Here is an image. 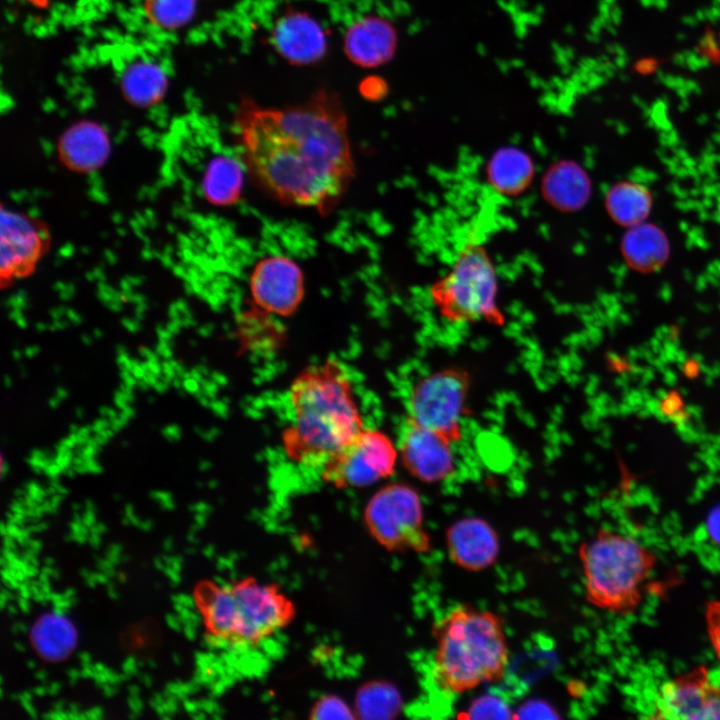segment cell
I'll return each mask as SVG.
<instances>
[{
  "label": "cell",
  "mask_w": 720,
  "mask_h": 720,
  "mask_svg": "<svg viewBox=\"0 0 720 720\" xmlns=\"http://www.w3.org/2000/svg\"><path fill=\"white\" fill-rule=\"evenodd\" d=\"M626 250L635 262L649 264L661 258L664 245L660 236L654 231L638 229L627 238Z\"/></svg>",
  "instance_id": "cell-25"
},
{
  "label": "cell",
  "mask_w": 720,
  "mask_h": 720,
  "mask_svg": "<svg viewBox=\"0 0 720 720\" xmlns=\"http://www.w3.org/2000/svg\"><path fill=\"white\" fill-rule=\"evenodd\" d=\"M387 86L382 79L378 77L367 78L360 84V93L363 97L371 101H378L386 95Z\"/></svg>",
  "instance_id": "cell-31"
},
{
  "label": "cell",
  "mask_w": 720,
  "mask_h": 720,
  "mask_svg": "<svg viewBox=\"0 0 720 720\" xmlns=\"http://www.w3.org/2000/svg\"><path fill=\"white\" fill-rule=\"evenodd\" d=\"M243 184L244 171L240 162L221 155L208 164L202 179V192L213 205L226 207L241 199Z\"/></svg>",
  "instance_id": "cell-18"
},
{
  "label": "cell",
  "mask_w": 720,
  "mask_h": 720,
  "mask_svg": "<svg viewBox=\"0 0 720 720\" xmlns=\"http://www.w3.org/2000/svg\"><path fill=\"white\" fill-rule=\"evenodd\" d=\"M156 353L164 359L169 360L173 354L172 347L169 345L168 341L160 340L156 346Z\"/></svg>",
  "instance_id": "cell-33"
},
{
  "label": "cell",
  "mask_w": 720,
  "mask_h": 720,
  "mask_svg": "<svg viewBox=\"0 0 720 720\" xmlns=\"http://www.w3.org/2000/svg\"><path fill=\"white\" fill-rule=\"evenodd\" d=\"M531 172V163L526 155L515 149H506L496 154L489 168L491 180L504 192L523 188Z\"/></svg>",
  "instance_id": "cell-21"
},
{
  "label": "cell",
  "mask_w": 720,
  "mask_h": 720,
  "mask_svg": "<svg viewBox=\"0 0 720 720\" xmlns=\"http://www.w3.org/2000/svg\"><path fill=\"white\" fill-rule=\"evenodd\" d=\"M171 384H172L173 387L176 388L177 390L182 389V388H183V379H182L181 377L176 376V377L172 380Z\"/></svg>",
  "instance_id": "cell-47"
},
{
  "label": "cell",
  "mask_w": 720,
  "mask_h": 720,
  "mask_svg": "<svg viewBox=\"0 0 720 720\" xmlns=\"http://www.w3.org/2000/svg\"><path fill=\"white\" fill-rule=\"evenodd\" d=\"M63 473H64L66 476L72 478V477L75 476L76 471H75L72 467H69V468H67L65 471H63Z\"/></svg>",
  "instance_id": "cell-51"
},
{
  "label": "cell",
  "mask_w": 720,
  "mask_h": 720,
  "mask_svg": "<svg viewBox=\"0 0 720 720\" xmlns=\"http://www.w3.org/2000/svg\"><path fill=\"white\" fill-rule=\"evenodd\" d=\"M119 416L129 420L135 416V410L128 405L126 408L121 410Z\"/></svg>",
  "instance_id": "cell-42"
},
{
  "label": "cell",
  "mask_w": 720,
  "mask_h": 720,
  "mask_svg": "<svg viewBox=\"0 0 720 720\" xmlns=\"http://www.w3.org/2000/svg\"><path fill=\"white\" fill-rule=\"evenodd\" d=\"M398 36L394 26L381 16H365L354 22L344 36V52L364 68L381 66L394 56Z\"/></svg>",
  "instance_id": "cell-16"
},
{
  "label": "cell",
  "mask_w": 720,
  "mask_h": 720,
  "mask_svg": "<svg viewBox=\"0 0 720 720\" xmlns=\"http://www.w3.org/2000/svg\"><path fill=\"white\" fill-rule=\"evenodd\" d=\"M99 413L101 417L107 418L109 420H113L118 416L117 412L113 408L107 406H102L99 409Z\"/></svg>",
  "instance_id": "cell-38"
},
{
  "label": "cell",
  "mask_w": 720,
  "mask_h": 720,
  "mask_svg": "<svg viewBox=\"0 0 720 720\" xmlns=\"http://www.w3.org/2000/svg\"><path fill=\"white\" fill-rule=\"evenodd\" d=\"M147 400H148L149 403H153L154 400H155V398H154V396H151V395H150V396H148Z\"/></svg>",
  "instance_id": "cell-59"
},
{
  "label": "cell",
  "mask_w": 720,
  "mask_h": 720,
  "mask_svg": "<svg viewBox=\"0 0 720 720\" xmlns=\"http://www.w3.org/2000/svg\"><path fill=\"white\" fill-rule=\"evenodd\" d=\"M55 395H57L60 399L64 400L68 397V391L65 388L59 386L56 388Z\"/></svg>",
  "instance_id": "cell-45"
},
{
  "label": "cell",
  "mask_w": 720,
  "mask_h": 720,
  "mask_svg": "<svg viewBox=\"0 0 720 720\" xmlns=\"http://www.w3.org/2000/svg\"><path fill=\"white\" fill-rule=\"evenodd\" d=\"M59 151L67 166L89 171L103 163L109 151V142L101 127L91 122H81L64 133Z\"/></svg>",
  "instance_id": "cell-17"
},
{
  "label": "cell",
  "mask_w": 720,
  "mask_h": 720,
  "mask_svg": "<svg viewBox=\"0 0 720 720\" xmlns=\"http://www.w3.org/2000/svg\"><path fill=\"white\" fill-rule=\"evenodd\" d=\"M79 426L77 424H71L69 426V432L70 433H77L79 431Z\"/></svg>",
  "instance_id": "cell-55"
},
{
  "label": "cell",
  "mask_w": 720,
  "mask_h": 720,
  "mask_svg": "<svg viewBox=\"0 0 720 720\" xmlns=\"http://www.w3.org/2000/svg\"><path fill=\"white\" fill-rule=\"evenodd\" d=\"M93 432L92 426L87 425L79 428V431L77 432L78 435L89 437L90 433Z\"/></svg>",
  "instance_id": "cell-44"
},
{
  "label": "cell",
  "mask_w": 720,
  "mask_h": 720,
  "mask_svg": "<svg viewBox=\"0 0 720 720\" xmlns=\"http://www.w3.org/2000/svg\"><path fill=\"white\" fill-rule=\"evenodd\" d=\"M47 233L32 217L13 211L1 216V275L9 280L31 272L47 247Z\"/></svg>",
  "instance_id": "cell-13"
},
{
  "label": "cell",
  "mask_w": 720,
  "mask_h": 720,
  "mask_svg": "<svg viewBox=\"0 0 720 720\" xmlns=\"http://www.w3.org/2000/svg\"><path fill=\"white\" fill-rule=\"evenodd\" d=\"M353 710L339 696L328 694L318 698L310 710L312 719H354Z\"/></svg>",
  "instance_id": "cell-27"
},
{
  "label": "cell",
  "mask_w": 720,
  "mask_h": 720,
  "mask_svg": "<svg viewBox=\"0 0 720 720\" xmlns=\"http://www.w3.org/2000/svg\"><path fill=\"white\" fill-rule=\"evenodd\" d=\"M705 623L709 641L716 658L720 661V600H710L705 604Z\"/></svg>",
  "instance_id": "cell-28"
},
{
  "label": "cell",
  "mask_w": 720,
  "mask_h": 720,
  "mask_svg": "<svg viewBox=\"0 0 720 720\" xmlns=\"http://www.w3.org/2000/svg\"><path fill=\"white\" fill-rule=\"evenodd\" d=\"M196 0H144V10L152 24L163 29H176L194 15Z\"/></svg>",
  "instance_id": "cell-23"
},
{
  "label": "cell",
  "mask_w": 720,
  "mask_h": 720,
  "mask_svg": "<svg viewBox=\"0 0 720 720\" xmlns=\"http://www.w3.org/2000/svg\"><path fill=\"white\" fill-rule=\"evenodd\" d=\"M234 131L253 182L281 204L330 214L355 176L348 119L335 92L267 107L241 100Z\"/></svg>",
  "instance_id": "cell-1"
},
{
  "label": "cell",
  "mask_w": 720,
  "mask_h": 720,
  "mask_svg": "<svg viewBox=\"0 0 720 720\" xmlns=\"http://www.w3.org/2000/svg\"><path fill=\"white\" fill-rule=\"evenodd\" d=\"M557 711L549 703L534 699L522 704L514 718H558Z\"/></svg>",
  "instance_id": "cell-29"
},
{
  "label": "cell",
  "mask_w": 720,
  "mask_h": 720,
  "mask_svg": "<svg viewBox=\"0 0 720 720\" xmlns=\"http://www.w3.org/2000/svg\"><path fill=\"white\" fill-rule=\"evenodd\" d=\"M150 387H153L158 381V377L153 373L146 371L142 378Z\"/></svg>",
  "instance_id": "cell-41"
},
{
  "label": "cell",
  "mask_w": 720,
  "mask_h": 720,
  "mask_svg": "<svg viewBox=\"0 0 720 720\" xmlns=\"http://www.w3.org/2000/svg\"><path fill=\"white\" fill-rule=\"evenodd\" d=\"M452 443L407 418L399 439V450L407 470L418 480L437 483L454 472Z\"/></svg>",
  "instance_id": "cell-12"
},
{
  "label": "cell",
  "mask_w": 720,
  "mask_h": 720,
  "mask_svg": "<svg viewBox=\"0 0 720 720\" xmlns=\"http://www.w3.org/2000/svg\"><path fill=\"white\" fill-rule=\"evenodd\" d=\"M552 199L562 206L573 207L582 202L586 184L582 175L573 168L555 170L547 181Z\"/></svg>",
  "instance_id": "cell-24"
},
{
  "label": "cell",
  "mask_w": 720,
  "mask_h": 720,
  "mask_svg": "<svg viewBox=\"0 0 720 720\" xmlns=\"http://www.w3.org/2000/svg\"><path fill=\"white\" fill-rule=\"evenodd\" d=\"M62 401V399H60L57 395L54 394L52 397L49 398L48 405L50 408L55 409L60 405Z\"/></svg>",
  "instance_id": "cell-43"
},
{
  "label": "cell",
  "mask_w": 720,
  "mask_h": 720,
  "mask_svg": "<svg viewBox=\"0 0 720 720\" xmlns=\"http://www.w3.org/2000/svg\"><path fill=\"white\" fill-rule=\"evenodd\" d=\"M578 556L587 602L618 616L638 610L642 586L657 563L651 549L632 536L602 528L580 545Z\"/></svg>",
  "instance_id": "cell-5"
},
{
  "label": "cell",
  "mask_w": 720,
  "mask_h": 720,
  "mask_svg": "<svg viewBox=\"0 0 720 720\" xmlns=\"http://www.w3.org/2000/svg\"><path fill=\"white\" fill-rule=\"evenodd\" d=\"M648 197L634 185L625 184L614 188L608 196V207L616 219L625 224L636 223L648 210Z\"/></svg>",
  "instance_id": "cell-22"
},
{
  "label": "cell",
  "mask_w": 720,
  "mask_h": 720,
  "mask_svg": "<svg viewBox=\"0 0 720 720\" xmlns=\"http://www.w3.org/2000/svg\"><path fill=\"white\" fill-rule=\"evenodd\" d=\"M161 433L169 442H175L181 438V428L177 424L165 426Z\"/></svg>",
  "instance_id": "cell-32"
},
{
  "label": "cell",
  "mask_w": 720,
  "mask_h": 720,
  "mask_svg": "<svg viewBox=\"0 0 720 720\" xmlns=\"http://www.w3.org/2000/svg\"><path fill=\"white\" fill-rule=\"evenodd\" d=\"M92 430L95 433H98L106 428L110 427V420L104 417H101L93 422Z\"/></svg>",
  "instance_id": "cell-35"
},
{
  "label": "cell",
  "mask_w": 720,
  "mask_h": 720,
  "mask_svg": "<svg viewBox=\"0 0 720 720\" xmlns=\"http://www.w3.org/2000/svg\"><path fill=\"white\" fill-rule=\"evenodd\" d=\"M652 713V719L720 720V683L707 667H695L659 686Z\"/></svg>",
  "instance_id": "cell-10"
},
{
  "label": "cell",
  "mask_w": 720,
  "mask_h": 720,
  "mask_svg": "<svg viewBox=\"0 0 720 720\" xmlns=\"http://www.w3.org/2000/svg\"><path fill=\"white\" fill-rule=\"evenodd\" d=\"M120 86L128 101L137 106L156 104L164 96L167 77L156 64L139 61L130 64L121 76Z\"/></svg>",
  "instance_id": "cell-19"
},
{
  "label": "cell",
  "mask_w": 720,
  "mask_h": 720,
  "mask_svg": "<svg viewBox=\"0 0 720 720\" xmlns=\"http://www.w3.org/2000/svg\"><path fill=\"white\" fill-rule=\"evenodd\" d=\"M470 384L468 372L457 367L425 376L411 392L408 418L452 444L458 442Z\"/></svg>",
  "instance_id": "cell-8"
},
{
  "label": "cell",
  "mask_w": 720,
  "mask_h": 720,
  "mask_svg": "<svg viewBox=\"0 0 720 720\" xmlns=\"http://www.w3.org/2000/svg\"><path fill=\"white\" fill-rule=\"evenodd\" d=\"M75 415L77 416V418L82 419L84 416V409L82 407H77L75 410Z\"/></svg>",
  "instance_id": "cell-52"
},
{
  "label": "cell",
  "mask_w": 720,
  "mask_h": 720,
  "mask_svg": "<svg viewBox=\"0 0 720 720\" xmlns=\"http://www.w3.org/2000/svg\"><path fill=\"white\" fill-rule=\"evenodd\" d=\"M249 290L256 307L271 315L288 317L304 299V274L287 256H267L255 264L249 278Z\"/></svg>",
  "instance_id": "cell-11"
},
{
  "label": "cell",
  "mask_w": 720,
  "mask_h": 720,
  "mask_svg": "<svg viewBox=\"0 0 720 720\" xmlns=\"http://www.w3.org/2000/svg\"><path fill=\"white\" fill-rule=\"evenodd\" d=\"M53 371H54L55 373H60V371H61L60 366L55 365V366L53 367Z\"/></svg>",
  "instance_id": "cell-57"
},
{
  "label": "cell",
  "mask_w": 720,
  "mask_h": 720,
  "mask_svg": "<svg viewBox=\"0 0 720 720\" xmlns=\"http://www.w3.org/2000/svg\"><path fill=\"white\" fill-rule=\"evenodd\" d=\"M9 472V464L5 461L4 457L2 456V462H1V477L4 478Z\"/></svg>",
  "instance_id": "cell-46"
},
{
  "label": "cell",
  "mask_w": 720,
  "mask_h": 720,
  "mask_svg": "<svg viewBox=\"0 0 720 720\" xmlns=\"http://www.w3.org/2000/svg\"><path fill=\"white\" fill-rule=\"evenodd\" d=\"M117 354L127 353V349L124 345H118L116 349Z\"/></svg>",
  "instance_id": "cell-54"
},
{
  "label": "cell",
  "mask_w": 720,
  "mask_h": 720,
  "mask_svg": "<svg viewBox=\"0 0 720 720\" xmlns=\"http://www.w3.org/2000/svg\"><path fill=\"white\" fill-rule=\"evenodd\" d=\"M85 465L88 469V473L99 474L103 471L102 466L96 462L95 458L85 460Z\"/></svg>",
  "instance_id": "cell-37"
},
{
  "label": "cell",
  "mask_w": 720,
  "mask_h": 720,
  "mask_svg": "<svg viewBox=\"0 0 720 720\" xmlns=\"http://www.w3.org/2000/svg\"><path fill=\"white\" fill-rule=\"evenodd\" d=\"M101 336H102V333H101L100 331L96 330V331L94 332V337H95V338H100Z\"/></svg>",
  "instance_id": "cell-58"
},
{
  "label": "cell",
  "mask_w": 720,
  "mask_h": 720,
  "mask_svg": "<svg viewBox=\"0 0 720 720\" xmlns=\"http://www.w3.org/2000/svg\"><path fill=\"white\" fill-rule=\"evenodd\" d=\"M209 639L221 646L253 648L296 618L294 601L277 583L246 576L230 583L204 582L196 591Z\"/></svg>",
  "instance_id": "cell-4"
},
{
  "label": "cell",
  "mask_w": 720,
  "mask_h": 720,
  "mask_svg": "<svg viewBox=\"0 0 720 720\" xmlns=\"http://www.w3.org/2000/svg\"><path fill=\"white\" fill-rule=\"evenodd\" d=\"M432 635L433 677L442 690L461 694L505 675L509 647L498 614L459 604L433 624Z\"/></svg>",
  "instance_id": "cell-3"
},
{
  "label": "cell",
  "mask_w": 720,
  "mask_h": 720,
  "mask_svg": "<svg viewBox=\"0 0 720 720\" xmlns=\"http://www.w3.org/2000/svg\"><path fill=\"white\" fill-rule=\"evenodd\" d=\"M271 42L289 63L310 65L320 61L327 52V36L322 25L303 11L290 10L273 25Z\"/></svg>",
  "instance_id": "cell-14"
},
{
  "label": "cell",
  "mask_w": 720,
  "mask_h": 720,
  "mask_svg": "<svg viewBox=\"0 0 720 720\" xmlns=\"http://www.w3.org/2000/svg\"><path fill=\"white\" fill-rule=\"evenodd\" d=\"M401 708L398 690L390 683L376 681L359 690L355 712L363 718H394Z\"/></svg>",
  "instance_id": "cell-20"
},
{
  "label": "cell",
  "mask_w": 720,
  "mask_h": 720,
  "mask_svg": "<svg viewBox=\"0 0 720 720\" xmlns=\"http://www.w3.org/2000/svg\"><path fill=\"white\" fill-rule=\"evenodd\" d=\"M396 459V448L387 435L363 429L322 466V479L337 488L370 486L394 472Z\"/></svg>",
  "instance_id": "cell-9"
},
{
  "label": "cell",
  "mask_w": 720,
  "mask_h": 720,
  "mask_svg": "<svg viewBox=\"0 0 720 720\" xmlns=\"http://www.w3.org/2000/svg\"><path fill=\"white\" fill-rule=\"evenodd\" d=\"M47 476H49L51 479L57 478L58 475L62 472L61 467L55 462L52 461L43 471Z\"/></svg>",
  "instance_id": "cell-34"
},
{
  "label": "cell",
  "mask_w": 720,
  "mask_h": 720,
  "mask_svg": "<svg viewBox=\"0 0 720 720\" xmlns=\"http://www.w3.org/2000/svg\"><path fill=\"white\" fill-rule=\"evenodd\" d=\"M19 371H20V375H21L22 377H26V376H27V371H26L25 367H23V365H20Z\"/></svg>",
  "instance_id": "cell-56"
},
{
  "label": "cell",
  "mask_w": 720,
  "mask_h": 720,
  "mask_svg": "<svg viewBox=\"0 0 720 720\" xmlns=\"http://www.w3.org/2000/svg\"><path fill=\"white\" fill-rule=\"evenodd\" d=\"M183 389L188 393L198 392L197 380L192 377L183 379Z\"/></svg>",
  "instance_id": "cell-36"
},
{
  "label": "cell",
  "mask_w": 720,
  "mask_h": 720,
  "mask_svg": "<svg viewBox=\"0 0 720 720\" xmlns=\"http://www.w3.org/2000/svg\"><path fill=\"white\" fill-rule=\"evenodd\" d=\"M705 58L713 63H720V29L717 32H707L700 44Z\"/></svg>",
  "instance_id": "cell-30"
},
{
  "label": "cell",
  "mask_w": 720,
  "mask_h": 720,
  "mask_svg": "<svg viewBox=\"0 0 720 720\" xmlns=\"http://www.w3.org/2000/svg\"><path fill=\"white\" fill-rule=\"evenodd\" d=\"M450 559L460 568L479 572L492 566L500 553L495 529L484 519L465 517L452 523L445 533Z\"/></svg>",
  "instance_id": "cell-15"
},
{
  "label": "cell",
  "mask_w": 720,
  "mask_h": 720,
  "mask_svg": "<svg viewBox=\"0 0 720 720\" xmlns=\"http://www.w3.org/2000/svg\"><path fill=\"white\" fill-rule=\"evenodd\" d=\"M23 354H24V353L21 352L20 350L14 349L13 352H12V357H13L14 360L19 361V360H21Z\"/></svg>",
  "instance_id": "cell-50"
},
{
  "label": "cell",
  "mask_w": 720,
  "mask_h": 720,
  "mask_svg": "<svg viewBox=\"0 0 720 720\" xmlns=\"http://www.w3.org/2000/svg\"><path fill=\"white\" fill-rule=\"evenodd\" d=\"M3 383L6 388H10L13 385V379L9 375H5L3 378Z\"/></svg>",
  "instance_id": "cell-49"
},
{
  "label": "cell",
  "mask_w": 720,
  "mask_h": 720,
  "mask_svg": "<svg viewBox=\"0 0 720 720\" xmlns=\"http://www.w3.org/2000/svg\"><path fill=\"white\" fill-rule=\"evenodd\" d=\"M460 717L465 719H510L514 718V713L502 698L485 694L475 698Z\"/></svg>",
  "instance_id": "cell-26"
},
{
  "label": "cell",
  "mask_w": 720,
  "mask_h": 720,
  "mask_svg": "<svg viewBox=\"0 0 720 720\" xmlns=\"http://www.w3.org/2000/svg\"><path fill=\"white\" fill-rule=\"evenodd\" d=\"M169 384L170 383L162 377L156 382L153 388L157 393H164L168 389Z\"/></svg>",
  "instance_id": "cell-39"
},
{
  "label": "cell",
  "mask_w": 720,
  "mask_h": 720,
  "mask_svg": "<svg viewBox=\"0 0 720 720\" xmlns=\"http://www.w3.org/2000/svg\"><path fill=\"white\" fill-rule=\"evenodd\" d=\"M290 403L283 445L298 464L322 467L364 429L347 372L336 360L305 368L291 385Z\"/></svg>",
  "instance_id": "cell-2"
},
{
  "label": "cell",
  "mask_w": 720,
  "mask_h": 720,
  "mask_svg": "<svg viewBox=\"0 0 720 720\" xmlns=\"http://www.w3.org/2000/svg\"><path fill=\"white\" fill-rule=\"evenodd\" d=\"M364 523L387 551L425 553L431 549L420 496L409 485L393 483L378 490L366 505Z\"/></svg>",
  "instance_id": "cell-7"
},
{
  "label": "cell",
  "mask_w": 720,
  "mask_h": 720,
  "mask_svg": "<svg viewBox=\"0 0 720 720\" xmlns=\"http://www.w3.org/2000/svg\"><path fill=\"white\" fill-rule=\"evenodd\" d=\"M431 296L441 316L450 322L499 324L503 320L496 305L492 265L478 247L463 250L446 277L432 288Z\"/></svg>",
  "instance_id": "cell-6"
},
{
  "label": "cell",
  "mask_w": 720,
  "mask_h": 720,
  "mask_svg": "<svg viewBox=\"0 0 720 720\" xmlns=\"http://www.w3.org/2000/svg\"><path fill=\"white\" fill-rule=\"evenodd\" d=\"M81 339H82V342H83L85 345H91V344H92V339H91L89 336H87V335H83V336L81 337Z\"/></svg>",
  "instance_id": "cell-53"
},
{
  "label": "cell",
  "mask_w": 720,
  "mask_h": 720,
  "mask_svg": "<svg viewBox=\"0 0 720 720\" xmlns=\"http://www.w3.org/2000/svg\"><path fill=\"white\" fill-rule=\"evenodd\" d=\"M121 445L126 448L129 445V442L124 440L122 441Z\"/></svg>",
  "instance_id": "cell-60"
},
{
  "label": "cell",
  "mask_w": 720,
  "mask_h": 720,
  "mask_svg": "<svg viewBox=\"0 0 720 720\" xmlns=\"http://www.w3.org/2000/svg\"><path fill=\"white\" fill-rule=\"evenodd\" d=\"M136 387L141 391H147L150 386L143 379H137Z\"/></svg>",
  "instance_id": "cell-48"
},
{
  "label": "cell",
  "mask_w": 720,
  "mask_h": 720,
  "mask_svg": "<svg viewBox=\"0 0 720 720\" xmlns=\"http://www.w3.org/2000/svg\"><path fill=\"white\" fill-rule=\"evenodd\" d=\"M40 352V347L37 345L27 346L24 349V355L27 358H33L35 355H37Z\"/></svg>",
  "instance_id": "cell-40"
}]
</instances>
